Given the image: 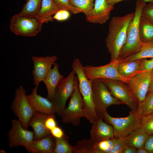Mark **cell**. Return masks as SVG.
Here are the masks:
<instances>
[{
    "label": "cell",
    "mask_w": 153,
    "mask_h": 153,
    "mask_svg": "<svg viewBox=\"0 0 153 153\" xmlns=\"http://www.w3.org/2000/svg\"><path fill=\"white\" fill-rule=\"evenodd\" d=\"M134 15L135 12L122 16H114L110 21L105 40L108 51L110 55V62L118 59L126 42L128 29Z\"/></svg>",
    "instance_id": "obj_1"
},
{
    "label": "cell",
    "mask_w": 153,
    "mask_h": 153,
    "mask_svg": "<svg viewBox=\"0 0 153 153\" xmlns=\"http://www.w3.org/2000/svg\"><path fill=\"white\" fill-rule=\"evenodd\" d=\"M146 2L143 0L136 2L135 15L128 30L126 42L122 48L118 59L122 60L138 52L143 44L139 31V22L143 8Z\"/></svg>",
    "instance_id": "obj_2"
},
{
    "label": "cell",
    "mask_w": 153,
    "mask_h": 153,
    "mask_svg": "<svg viewBox=\"0 0 153 153\" xmlns=\"http://www.w3.org/2000/svg\"><path fill=\"white\" fill-rule=\"evenodd\" d=\"M73 70L77 75L80 92L84 101V117L90 120L97 117L93 97L92 80L85 75L83 66L78 58H75L72 64Z\"/></svg>",
    "instance_id": "obj_3"
},
{
    "label": "cell",
    "mask_w": 153,
    "mask_h": 153,
    "mask_svg": "<svg viewBox=\"0 0 153 153\" xmlns=\"http://www.w3.org/2000/svg\"><path fill=\"white\" fill-rule=\"evenodd\" d=\"M92 87L95 110L99 119L103 120L105 112L110 105L124 104L111 95L101 79L92 80Z\"/></svg>",
    "instance_id": "obj_4"
},
{
    "label": "cell",
    "mask_w": 153,
    "mask_h": 153,
    "mask_svg": "<svg viewBox=\"0 0 153 153\" xmlns=\"http://www.w3.org/2000/svg\"><path fill=\"white\" fill-rule=\"evenodd\" d=\"M140 119L136 111L131 110L124 117H113L107 112L104 113L103 119L113 127L114 138H125L140 128Z\"/></svg>",
    "instance_id": "obj_5"
},
{
    "label": "cell",
    "mask_w": 153,
    "mask_h": 153,
    "mask_svg": "<svg viewBox=\"0 0 153 153\" xmlns=\"http://www.w3.org/2000/svg\"><path fill=\"white\" fill-rule=\"evenodd\" d=\"M60 117L63 123H70L74 126L78 125L80 119L84 117V101L79 90L77 76L76 77L74 90L68 105L65 108Z\"/></svg>",
    "instance_id": "obj_6"
},
{
    "label": "cell",
    "mask_w": 153,
    "mask_h": 153,
    "mask_svg": "<svg viewBox=\"0 0 153 153\" xmlns=\"http://www.w3.org/2000/svg\"><path fill=\"white\" fill-rule=\"evenodd\" d=\"M43 23L37 18L23 16L18 14L12 18L9 28L11 31L17 35L33 37L41 32Z\"/></svg>",
    "instance_id": "obj_7"
},
{
    "label": "cell",
    "mask_w": 153,
    "mask_h": 153,
    "mask_svg": "<svg viewBox=\"0 0 153 153\" xmlns=\"http://www.w3.org/2000/svg\"><path fill=\"white\" fill-rule=\"evenodd\" d=\"M26 91L22 85L16 89L11 109L23 127L28 129L29 121L35 111L27 100Z\"/></svg>",
    "instance_id": "obj_8"
},
{
    "label": "cell",
    "mask_w": 153,
    "mask_h": 153,
    "mask_svg": "<svg viewBox=\"0 0 153 153\" xmlns=\"http://www.w3.org/2000/svg\"><path fill=\"white\" fill-rule=\"evenodd\" d=\"M76 74L72 70L67 77L60 80L56 89L52 102L54 106L55 113L60 116L65 108L67 101L73 92Z\"/></svg>",
    "instance_id": "obj_9"
},
{
    "label": "cell",
    "mask_w": 153,
    "mask_h": 153,
    "mask_svg": "<svg viewBox=\"0 0 153 153\" xmlns=\"http://www.w3.org/2000/svg\"><path fill=\"white\" fill-rule=\"evenodd\" d=\"M101 79L114 97L127 105L131 110L137 111L139 105L138 100L127 84L118 80Z\"/></svg>",
    "instance_id": "obj_10"
},
{
    "label": "cell",
    "mask_w": 153,
    "mask_h": 153,
    "mask_svg": "<svg viewBox=\"0 0 153 153\" xmlns=\"http://www.w3.org/2000/svg\"><path fill=\"white\" fill-rule=\"evenodd\" d=\"M119 60H116L107 65L99 67L92 65L83 66V70L87 78L92 80L96 79H106L120 81L126 83L128 80L118 73L117 66Z\"/></svg>",
    "instance_id": "obj_11"
},
{
    "label": "cell",
    "mask_w": 153,
    "mask_h": 153,
    "mask_svg": "<svg viewBox=\"0 0 153 153\" xmlns=\"http://www.w3.org/2000/svg\"><path fill=\"white\" fill-rule=\"evenodd\" d=\"M11 121V127L8 135L10 148L20 146L25 147L33 140V131L25 129L18 120L12 119Z\"/></svg>",
    "instance_id": "obj_12"
},
{
    "label": "cell",
    "mask_w": 153,
    "mask_h": 153,
    "mask_svg": "<svg viewBox=\"0 0 153 153\" xmlns=\"http://www.w3.org/2000/svg\"><path fill=\"white\" fill-rule=\"evenodd\" d=\"M151 71H142L128 79L126 83L137 98L139 104L144 100L148 92Z\"/></svg>",
    "instance_id": "obj_13"
},
{
    "label": "cell",
    "mask_w": 153,
    "mask_h": 153,
    "mask_svg": "<svg viewBox=\"0 0 153 153\" xmlns=\"http://www.w3.org/2000/svg\"><path fill=\"white\" fill-rule=\"evenodd\" d=\"M57 58L55 56L48 55L45 57L32 56L34 68L32 72L33 84L35 86L38 87L40 83L42 81Z\"/></svg>",
    "instance_id": "obj_14"
},
{
    "label": "cell",
    "mask_w": 153,
    "mask_h": 153,
    "mask_svg": "<svg viewBox=\"0 0 153 153\" xmlns=\"http://www.w3.org/2000/svg\"><path fill=\"white\" fill-rule=\"evenodd\" d=\"M114 5H110L107 0H95L93 8L90 12L86 16L88 22L102 24L109 19Z\"/></svg>",
    "instance_id": "obj_15"
},
{
    "label": "cell",
    "mask_w": 153,
    "mask_h": 153,
    "mask_svg": "<svg viewBox=\"0 0 153 153\" xmlns=\"http://www.w3.org/2000/svg\"><path fill=\"white\" fill-rule=\"evenodd\" d=\"M38 87L33 88L31 94L27 95V100L35 112L53 115L55 113L53 102L47 97L44 98L37 94Z\"/></svg>",
    "instance_id": "obj_16"
},
{
    "label": "cell",
    "mask_w": 153,
    "mask_h": 153,
    "mask_svg": "<svg viewBox=\"0 0 153 153\" xmlns=\"http://www.w3.org/2000/svg\"><path fill=\"white\" fill-rule=\"evenodd\" d=\"M56 138L51 134L34 139L25 147L30 153H54Z\"/></svg>",
    "instance_id": "obj_17"
},
{
    "label": "cell",
    "mask_w": 153,
    "mask_h": 153,
    "mask_svg": "<svg viewBox=\"0 0 153 153\" xmlns=\"http://www.w3.org/2000/svg\"><path fill=\"white\" fill-rule=\"evenodd\" d=\"M90 133V138L96 143L114 137L112 126L99 119L92 124Z\"/></svg>",
    "instance_id": "obj_18"
},
{
    "label": "cell",
    "mask_w": 153,
    "mask_h": 153,
    "mask_svg": "<svg viewBox=\"0 0 153 153\" xmlns=\"http://www.w3.org/2000/svg\"><path fill=\"white\" fill-rule=\"evenodd\" d=\"M50 115H51L35 112L30 119L28 125L33 129L34 139H38L51 134L45 125L46 120Z\"/></svg>",
    "instance_id": "obj_19"
},
{
    "label": "cell",
    "mask_w": 153,
    "mask_h": 153,
    "mask_svg": "<svg viewBox=\"0 0 153 153\" xmlns=\"http://www.w3.org/2000/svg\"><path fill=\"white\" fill-rule=\"evenodd\" d=\"M53 68L49 71L42 81L47 89L48 95L47 97L52 101L58 83L64 78L59 72L58 64L55 62Z\"/></svg>",
    "instance_id": "obj_20"
},
{
    "label": "cell",
    "mask_w": 153,
    "mask_h": 153,
    "mask_svg": "<svg viewBox=\"0 0 153 153\" xmlns=\"http://www.w3.org/2000/svg\"><path fill=\"white\" fill-rule=\"evenodd\" d=\"M141 59L127 61H119L117 69L123 77L128 80L142 71L141 66Z\"/></svg>",
    "instance_id": "obj_21"
},
{
    "label": "cell",
    "mask_w": 153,
    "mask_h": 153,
    "mask_svg": "<svg viewBox=\"0 0 153 153\" xmlns=\"http://www.w3.org/2000/svg\"><path fill=\"white\" fill-rule=\"evenodd\" d=\"M60 10L53 0H42L37 18L43 23L53 21L52 16Z\"/></svg>",
    "instance_id": "obj_22"
},
{
    "label": "cell",
    "mask_w": 153,
    "mask_h": 153,
    "mask_svg": "<svg viewBox=\"0 0 153 153\" xmlns=\"http://www.w3.org/2000/svg\"><path fill=\"white\" fill-rule=\"evenodd\" d=\"M149 136L140 127L125 137L126 145L138 149L143 148Z\"/></svg>",
    "instance_id": "obj_23"
},
{
    "label": "cell",
    "mask_w": 153,
    "mask_h": 153,
    "mask_svg": "<svg viewBox=\"0 0 153 153\" xmlns=\"http://www.w3.org/2000/svg\"><path fill=\"white\" fill-rule=\"evenodd\" d=\"M139 31L143 42L153 41V23L141 15L139 22Z\"/></svg>",
    "instance_id": "obj_24"
},
{
    "label": "cell",
    "mask_w": 153,
    "mask_h": 153,
    "mask_svg": "<svg viewBox=\"0 0 153 153\" xmlns=\"http://www.w3.org/2000/svg\"><path fill=\"white\" fill-rule=\"evenodd\" d=\"M148 58H153V41L143 42L138 52L119 61H131Z\"/></svg>",
    "instance_id": "obj_25"
},
{
    "label": "cell",
    "mask_w": 153,
    "mask_h": 153,
    "mask_svg": "<svg viewBox=\"0 0 153 153\" xmlns=\"http://www.w3.org/2000/svg\"><path fill=\"white\" fill-rule=\"evenodd\" d=\"M42 0H27L19 14L24 16L37 18L40 9Z\"/></svg>",
    "instance_id": "obj_26"
},
{
    "label": "cell",
    "mask_w": 153,
    "mask_h": 153,
    "mask_svg": "<svg viewBox=\"0 0 153 153\" xmlns=\"http://www.w3.org/2000/svg\"><path fill=\"white\" fill-rule=\"evenodd\" d=\"M136 112L140 118L153 113V91L148 93L144 100L139 104Z\"/></svg>",
    "instance_id": "obj_27"
},
{
    "label": "cell",
    "mask_w": 153,
    "mask_h": 153,
    "mask_svg": "<svg viewBox=\"0 0 153 153\" xmlns=\"http://www.w3.org/2000/svg\"><path fill=\"white\" fill-rule=\"evenodd\" d=\"M96 143L91 139L78 141L72 146L74 153H97Z\"/></svg>",
    "instance_id": "obj_28"
},
{
    "label": "cell",
    "mask_w": 153,
    "mask_h": 153,
    "mask_svg": "<svg viewBox=\"0 0 153 153\" xmlns=\"http://www.w3.org/2000/svg\"><path fill=\"white\" fill-rule=\"evenodd\" d=\"M69 138L65 134L61 138H56L54 153H74L72 146L69 142Z\"/></svg>",
    "instance_id": "obj_29"
},
{
    "label": "cell",
    "mask_w": 153,
    "mask_h": 153,
    "mask_svg": "<svg viewBox=\"0 0 153 153\" xmlns=\"http://www.w3.org/2000/svg\"><path fill=\"white\" fill-rule=\"evenodd\" d=\"M95 0H69L70 3L85 16L88 14L93 9Z\"/></svg>",
    "instance_id": "obj_30"
},
{
    "label": "cell",
    "mask_w": 153,
    "mask_h": 153,
    "mask_svg": "<svg viewBox=\"0 0 153 153\" xmlns=\"http://www.w3.org/2000/svg\"><path fill=\"white\" fill-rule=\"evenodd\" d=\"M116 141L114 137L96 143V149L97 153H110Z\"/></svg>",
    "instance_id": "obj_31"
},
{
    "label": "cell",
    "mask_w": 153,
    "mask_h": 153,
    "mask_svg": "<svg viewBox=\"0 0 153 153\" xmlns=\"http://www.w3.org/2000/svg\"><path fill=\"white\" fill-rule=\"evenodd\" d=\"M140 128L148 135H153V113L142 117Z\"/></svg>",
    "instance_id": "obj_32"
},
{
    "label": "cell",
    "mask_w": 153,
    "mask_h": 153,
    "mask_svg": "<svg viewBox=\"0 0 153 153\" xmlns=\"http://www.w3.org/2000/svg\"><path fill=\"white\" fill-rule=\"evenodd\" d=\"M53 1L60 10H66L69 11L71 13L74 14L81 12L78 9L70 3L69 0H53Z\"/></svg>",
    "instance_id": "obj_33"
},
{
    "label": "cell",
    "mask_w": 153,
    "mask_h": 153,
    "mask_svg": "<svg viewBox=\"0 0 153 153\" xmlns=\"http://www.w3.org/2000/svg\"><path fill=\"white\" fill-rule=\"evenodd\" d=\"M125 137L115 138V143L110 153H122L124 148L127 146L126 143Z\"/></svg>",
    "instance_id": "obj_34"
},
{
    "label": "cell",
    "mask_w": 153,
    "mask_h": 153,
    "mask_svg": "<svg viewBox=\"0 0 153 153\" xmlns=\"http://www.w3.org/2000/svg\"><path fill=\"white\" fill-rule=\"evenodd\" d=\"M141 15L153 23V3H146L142 10Z\"/></svg>",
    "instance_id": "obj_35"
},
{
    "label": "cell",
    "mask_w": 153,
    "mask_h": 153,
    "mask_svg": "<svg viewBox=\"0 0 153 153\" xmlns=\"http://www.w3.org/2000/svg\"><path fill=\"white\" fill-rule=\"evenodd\" d=\"M71 13L69 11L66 10H60L53 15L52 18L59 21H66L69 18Z\"/></svg>",
    "instance_id": "obj_36"
},
{
    "label": "cell",
    "mask_w": 153,
    "mask_h": 153,
    "mask_svg": "<svg viewBox=\"0 0 153 153\" xmlns=\"http://www.w3.org/2000/svg\"><path fill=\"white\" fill-rule=\"evenodd\" d=\"M140 66L142 71H151L153 69V58L149 60L146 58L141 59Z\"/></svg>",
    "instance_id": "obj_37"
},
{
    "label": "cell",
    "mask_w": 153,
    "mask_h": 153,
    "mask_svg": "<svg viewBox=\"0 0 153 153\" xmlns=\"http://www.w3.org/2000/svg\"><path fill=\"white\" fill-rule=\"evenodd\" d=\"M54 115H50L47 118L45 122L46 127L50 131L56 126L57 124L55 120Z\"/></svg>",
    "instance_id": "obj_38"
},
{
    "label": "cell",
    "mask_w": 153,
    "mask_h": 153,
    "mask_svg": "<svg viewBox=\"0 0 153 153\" xmlns=\"http://www.w3.org/2000/svg\"><path fill=\"white\" fill-rule=\"evenodd\" d=\"M148 153H153V135L149 136L144 147Z\"/></svg>",
    "instance_id": "obj_39"
},
{
    "label": "cell",
    "mask_w": 153,
    "mask_h": 153,
    "mask_svg": "<svg viewBox=\"0 0 153 153\" xmlns=\"http://www.w3.org/2000/svg\"><path fill=\"white\" fill-rule=\"evenodd\" d=\"M50 131L51 134L56 138H61L65 134L62 129L57 126L50 130Z\"/></svg>",
    "instance_id": "obj_40"
},
{
    "label": "cell",
    "mask_w": 153,
    "mask_h": 153,
    "mask_svg": "<svg viewBox=\"0 0 153 153\" xmlns=\"http://www.w3.org/2000/svg\"><path fill=\"white\" fill-rule=\"evenodd\" d=\"M137 150L134 147L127 146L124 148L122 153H137Z\"/></svg>",
    "instance_id": "obj_41"
},
{
    "label": "cell",
    "mask_w": 153,
    "mask_h": 153,
    "mask_svg": "<svg viewBox=\"0 0 153 153\" xmlns=\"http://www.w3.org/2000/svg\"><path fill=\"white\" fill-rule=\"evenodd\" d=\"M124 0H107L108 3L110 5H114L117 3ZM146 3L152 2L153 3V0H143Z\"/></svg>",
    "instance_id": "obj_42"
},
{
    "label": "cell",
    "mask_w": 153,
    "mask_h": 153,
    "mask_svg": "<svg viewBox=\"0 0 153 153\" xmlns=\"http://www.w3.org/2000/svg\"><path fill=\"white\" fill-rule=\"evenodd\" d=\"M153 91V69L151 71L148 92Z\"/></svg>",
    "instance_id": "obj_43"
},
{
    "label": "cell",
    "mask_w": 153,
    "mask_h": 153,
    "mask_svg": "<svg viewBox=\"0 0 153 153\" xmlns=\"http://www.w3.org/2000/svg\"><path fill=\"white\" fill-rule=\"evenodd\" d=\"M137 153H148V151L144 148L138 149Z\"/></svg>",
    "instance_id": "obj_44"
},
{
    "label": "cell",
    "mask_w": 153,
    "mask_h": 153,
    "mask_svg": "<svg viewBox=\"0 0 153 153\" xmlns=\"http://www.w3.org/2000/svg\"><path fill=\"white\" fill-rule=\"evenodd\" d=\"M0 153H6V152L4 150L1 149L0 150Z\"/></svg>",
    "instance_id": "obj_45"
},
{
    "label": "cell",
    "mask_w": 153,
    "mask_h": 153,
    "mask_svg": "<svg viewBox=\"0 0 153 153\" xmlns=\"http://www.w3.org/2000/svg\"></svg>",
    "instance_id": "obj_46"
}]
</instances>
